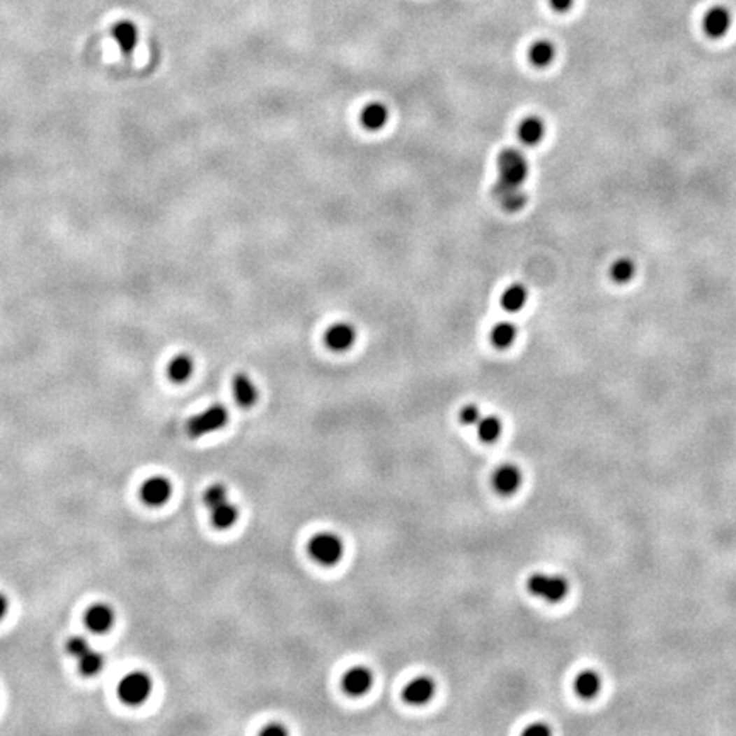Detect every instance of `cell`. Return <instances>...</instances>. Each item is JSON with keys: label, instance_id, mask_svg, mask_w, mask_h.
<instances>
[{"label": "cell", "instance_id": "cell-1", "mask_svg": "<svg viewBox=\"0 0 736 736\" xmlns=\"http://www.w3.org/2000/svg\"><path fill=\"white\" fill-rule=\"evenodd\" d=\"M528 174L525 155L516 148H504L498 157V181L496 186L522 187Z\"/></svg>", "mask_w": 736, "mask_h": 736}, {"label": "cell", "instance_id": "cell-2", "mask_svg": "<svg viewBox=\"0 0 736 736\" xmlns=\"http://www.w3.org/2000/svg\"><path fill=\"white\" fill-rule=\"evenodd\" d=\"M527 590L534 597L542 598L549 604H558L569 592L566 578L555 576V574L535 573L527 579Z\"/></svg>", "mask_w": 736, "mask_h": 736}, {"label": "cell", "instance_id": "cell-3", "mask_svg": "<svg viewBox=\"0 0 736 736\" xmlns=\"http://www.w3.org/2000/svg\"><path fill=\"white\" fill-rule=\"evenodd\" d=\"M307 549L316 562L323 566H334L341 561L344 546L343 540L336 534L323 532V534H317L309 540Z\"/></svg>", "mask_w": 736, "mask_h": 736}, {"label": "cell", "instance_id": "cell-4", "mask_svg": "<svg viewBox=\"0 0 736 736\" xmlns=\"http://www.w3.org/2000/svg\"><path fill=\"white\" fill-rule=\"evenodd\" d=\"M229 421V411L224 404H213L201 413L194 414L186 423L187 434L191 438H199L222 430Z\"/></svg>", "mask_w": 736, "mask_h": 736}, {"label": "cell", "instance_id": "cell-5", "mask_svg": "<svg viewBox=\"0 0 736 736\" xmlns=\"http://www.w3.org/2000/svg\"><path fill=\"white\" fill-rule=\"evenodd\" d=\"M152 692V679L145 672H132L121 679L118 697L128 706H140Z\"/></svg>", "mask_w": 736, "mask_h": 736}, {"label": "cell", "instance_id": "cell-6", "mask_svg": "<svg viewBox=\"0 0 736 736\" xmlns=\"http://www.w3.org/2000/svg\"><path fill=\"white\" fill-rule=\"evenodd\" d=\"M355 341L356 329L353 324L344 323V320L331 324V326L326 329V332H324V344H326L331 351H336V353L348 351L353 346Z\"/></svg>", "mask_w": 736, "mask_h": 736}, {"label": "cell", "instance_id": "cell-7", "mask_svg": "<svg viewBox=\"0 0 736 736\" xmlns=\"http://www.w3.org/2000/svg\"><path fill=\"white\" fill-rule=\"evenodd\" d=\"M733 15L724 6H712L702 17V29L712 40H719L730 31Z\"/></svg>", "mask_w": 736, "mask_h": 736}, {"label": "cell", "instance_id": "cell-8", "mask_svg": "<svg viewBox=\"0 0 736 736\" xmlns=\"http://www.w3.org/2000/svg\"><path fill=\"white\" fill-rule=\"evenodd\" d=\"M434 680L432 677H416L411 682L406 685L404 691H402V699L411 706H423V704L430 702L434 695Z\"/></svg>", "mask_w": 736, "mask_h": 736}, {"label": "cell", "instance_id": "cell-9", "mask_svg": "<svg viewBox=\"0 0 736 736\" xmlns=\"http://www.w3.org/2000/svg\"><path fill=\"white\" fill-rule=\"evenodd\" d=\"M172 495V486L171 481L166 479L162 476L150 477L143 483L142 489H140V496L148 507H162L164 503H167Z\"/></svg>", "mask_w": 736, "mask_h": 736}, {"label": "cell", "instance_id": "cell-10", "mask_svg": "<svg viewBox=\"0 0 736 736\" xmlns=\"http://www.w3.org/2000/svg\"><path fill=\"white\" fill-rule=\"evenodd\" d=\"M374 684V675L367 667H353L343 675L341 687L348 695L360 697L367 694Z\"/></svg>", "mask_w": 736, "mask_h": 736}, {"label": "cell", "instance_id": "cell-11", "mask_svg": "<svg viewBox=\"0 0 736 736\" xmlns=\"http://www.w3.org/2000/svg\"><path fill=\"white\" fill-rule=\"evenodd\" d=\"M520 486H522V472H520V469L515 467V465H501V467L496 469V472L493 474V488H495L496 493H500V495H515Z\"/></svg>", "mask_w": 736, "mask_h": 736}, {"label": "cell", "instance_id": "cell-12", "mask_svg": "<svg viewBox=\"0 0 736 736\" xmlns=\"http://www.w3.org/2000/svg\"><path fill=\"white\" fill-rule=\"evenodd\" d=\"M115 622V610L108 604H96L85 612V625L92 632H106L113 628Z\"/></svg>", "mask_w": 736, "mask_h": 736}, {"label": "cell", "instance_id": "cell-13", "mask_svg": "<svg viewBox=\"0 0 736 736\" xmlns=\"http://www.w3.org/2000/svg\"><path fill=\"white\" fill-rule=\"evenodd\" d=\"M516 135H518V140L523 145L534 147V145H537L540 140L544 139V135H546V125H544L542 118H539V116H525V118L518 123Z\"/></svg>", "mask_w": 736, "mask_h": 736}, {"label": "cell", "instance_id": "cell-14", "mask_svg": "<svg viewBox=\"0 0 736 736\" xmlns=\"http://www.w3.org/2000/svg\"><path fill=\"white\" fill-rule=\"evenodd\" d=\"M232 392L236 397V402L242 408H250L257 402V394L256 385L250 381L248 374H236L232 378Z\"/></svg>", "mask_w": 736, "mask_h": 736}, {"label": "cell", "instance_id": "cell-15", "mask_svg": "<svg viewBox=\"0 0 736 736\" xmlns=\"http://www.w3.org/2000/svg\"><path fill=\"white\" fill-rule=\"evenodd\" d=\"M389 120V109L383 103L374 101V103H368L365 108L360 113V121H362V127L368 132H378L382 130L387 125Z\"/></svg>", "mask_w": 736, "mask_h": 736}, {"label": "cell", "instance_id": "cell-16", "mask_svg": "<svg viewBox=\"0 0 736 736\" xmlns=\"http://www.w3.org/2000/svg\"><path fill=\"white\" fill-rule=\"evenodd\" d=\"M111 34L125 55H130L139 45V27L132 21H118L113 26Z\"/></svg>", "mask_w": 736, "mask_h": 736}, {"label": "cell", "instance_id": "cell-17", "mask_svg": "<svg viewBox=\"0 0 736 736\" xmlns=\"http://www.w3.org/2000/svg\"><path fill=\"white\" fill-rule=\"evenodd\" d=\"M493 194L498 199L500 205L507 211H518L525 205L527 197L522 191V187H508V186H493Z\"/></svg>", "mask_w": 736, "mask_h": 736}, {"label": "cell", "instance_id": "cell-18", "mask_svg": "<svg viewBox=\"0 0 736 736\" xmlns=\"http://www.w3.org/2000/svg\"><path fill=\"white\" fill-rule=\"evenodd\" d=\"M527 300H528V292H527L525 285L511 283L510 287L504 288L503 293H501L500 304L507 312H518L525 307Z\"/></svg>", "mask_w": 736, "mask_h": 736}, {"label": "cell", "instance_id": "cell-19", "mask_svg": "<svg viewBox=\"0 0 736 736\" xmlns=\"http://www.w3.org/2000/svg\"><path fill=\"white\" fill-rule=\"evenodd\" d=\"M528 62L537 69H546L555 58V46L549 40H537L528 46Z\"/></svg>", "mask_w": 736, "mask_h": 736}, {"label": "cell", "instance_id": "cell-20", "mask_svg": "<svg viewBox=\"0 0 736 736\" xmlns=\"http://www.w3.org/2000/svg\"><path fill=\"white\" fill-rule=\"evenodd\" d=\"M516 334H518V329L510 320H501V323L495 324V327L489 332V341L498 350H507L515 343Z\"/></svg>", "mask_w": 736, "mask_h": 736}, {"label": "cell", "instance_id": "cell-21", "mask_svg": "<svg viewBox=\"0 0 736 736\" xmlns=\"http://www.w3.org/2000/svg\"><path fill=\"white\" fill-rule=\"evenodd\" d=\"M210 516H211V523H213L215 528H218V530H227V528H230L234 523L237 522L239 510L236 504L230 503V501L227 500L224 501V503H220L215 508H211Z\"/></svg>", "mask_w": 736, "mask_h": 736}, {"label": "cell", "instance_id": "cell-22", "mask_svg": "<svg viewBox=\"0 0 736 736\" xmlns=\"http://www.w3.org/2000/svg\"><path fill=\"white\" fill-rule=\"evenodd\" d=\"M602 679L597 672L585 670L574 679V691L581 699H593L600 692Z\"/></svg>", "mask_w": 736, "mask_h": 736}, {"label": "cell", "instance_id": "cell-23", "mask_svg": "<svg viewBox=\"0 0 736 736\" xmlns=\"http://www.w3.org/2000/svg\"><path fill=\"white\" fill-rule=\"evenodd\" d=\"M193 370H194L193 358L187 356L186 353H181L171 360L169 367H167V375H169V378L172 382L183 383V382H186L191 375H193Z\"/></svg>", "mask_w": 736, "mask_h": 736}, {"label": "cell", "instance_id": "cell-24", "mask_svg": "<svg viewBox=\"0 0 736 736\" xmlns=\"http://www.w3.org/2000/svg\"><path fill=\"white\" fill-rule=\"evenodd\" d=\"M476 430H477V437H479V440L486 441V444H493V441H496L500 438L503 425H501V420L498 416H493V414H489V416H483L479 421H477Z\"/></svg>", "mask_w": 736, "mask_h": 736}, {"label": "cell", "instance_id": "cell-25", "mask_svg": "<svg viewBox=\"0 0 736 736\" xmlns=\"http://www.w3.org/2000/svg\"><path fill=\"white\" fill-rule=\"evenodd\" d=\"M636 275V264L631 257H618L609 268V276L618 285L629 283Z\"/></svg>", "mask_w": 736, "mask_h": 736}, {"label": "cell", "instance_id": "cell-26", "mask_svg": "<svg viewBox=\"0 0 736 736\" xmlns=\"http://www.w3.org/2000/svg\"><path fill=\"white\" fill-rule=\"evenodd\" d=\"M79 661V672L85 677H94L97 673H101L104 667V656L99 651H94L89 648L84 655L77 658Z\"/></svg>", "mask_w": 736, "mask_h": 736}, {"label": "cell", "instance_id": "cell-27", "mask_svg": "<svg viewBox=\"0 0 736 736\" xmlns=\"http://www.w3.org/2000/svg\"><path fill=\"white\" fill-rule=\"evenodd\" d=\"M224 501H227V488L224 484H211V486L206 488V491L203 493V503H205V507L208 508V510L215 508L217 504L224 503Z\"/></svg>", "mask_w": 736, "mask_h": 736}, {"label": "cell", "instance_id": "cell-28", "mask_svg": "<svg viewBox=\"0 0 736 736\" xmlns=\"http://www.w3.org/2000/svg\"><path fill=\"white\" fill-rule=\"evenodd\" d=\"M481 418H483V414H481V408L477 404H465L459 413V420L465 426H476Z\"/></svg>", "mask_w": 736, "mask_h": 736}, {"label": "cell", "instance_id": "cell-29", "mask_svg": "<svg viewBox=\"0 0 736 736\" xmlns=\"http://www.w3.org/2000/svg\"><path fill=\"white\" fill-rule=\"evenodd\" d=\"M87 649H89V643H87V639H85V637L73 636V637H70L69 641H66V653H69L70 656L79 658V656L84 655V653L87 651Z\"/></svg>", "mask_w": 736, "mask_h": 736}, {"label": "cell", "instance_id": "cell-30", "mask_svg": "<svg viewBox=\"0 0 736 736\" xmlns=\"http://www.w3.org/2000/svg\"><path fill=\"white\" fill-rule=\"evenodd\" d=\"M523 735H528V736H549L551 735V728L547 726V724H544V723H534V724H530V726H528L527 730H523Z\"/></svg>", "mask_w": 736, "mask_h": 736}, {"label": "cell", "instance_id": "cell-31", "mask_svg": "<svg viewBox=\"0 0 736 736\" xmlns=\"http://www.w3.org/2000/svg\"><path fill=\"white\" fill-rule=\"evenodd\" d=\"M287 733H288V730L280 723H271L261 730V735H264V736H283Z\"/></svg>", "mask_w": 736, "mask_h": 736}, {"label": "cell", "instance_id": "cell-32", "mask_svg": "<svg viewBox=\"0 0 736 736\" xmlns=\"http://www.w3.org/2000/svg\"><path fill=\"white\" fill-rule=\"evenodd\" d=\"M549 3L555 13H567L574 6V0H549Z\"/></svg>", "mask_w": 736, "mask_h": 736}, {"label": "cell", "instance_id": "cell-33", "mask_svg": "<svg viewBox=\"0 0 736 736\" xmlns=\"http://www.w3.org/2000/svg\"><path fill=\"white\" fill-rule=\"evenodd\" d=\"M7 609H9V602H7V597L3 593H0V618H3V616H6Z\"/></svg>", "mask_w": 736, "mask_h": 736}]
</instances>
